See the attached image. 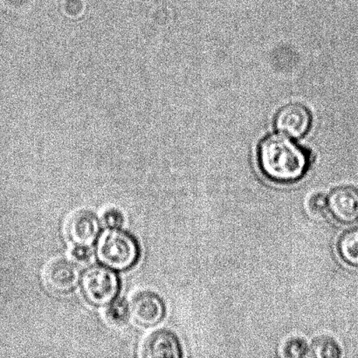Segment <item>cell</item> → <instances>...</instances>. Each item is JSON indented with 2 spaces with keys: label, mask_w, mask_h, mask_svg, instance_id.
Returning <instances> with one entry per match:
<instances>
[{
  "label": "cell",
  "mask_w": 358,
  "mask_h": 358,
  "mask_svg": "<svg viewBox=\"0 0 358 358\" xmlns=\"http://www.w3.org/2000/svg\"><path fill=\"white\" fill-rule=\"evenodd\" d=\"M80 282L86 301L96 307L110 304L120 290V280L117 273L105 266H90L84 272Z\"/></svg>",
  "instance_id": "3"
},
{
  "label": "cell",
  "mask_w": 358,
  "mask_h": 358,
  "mask_svg": "<svg viewBox=\"0 0 358 358\" xmlns=\"http://www.w3.org/2000/svg\"><path fill=\"white\" fill-rule=\"evenodd\" d=\"M99 220L90 210L73 213L66 221V237L75 248H90L99 236Z\"/></svg>",
  "instance_id": "4"
},
{
  "label": "cell",
  "mask_w": 358,
  "mask_h": 358,
  "mask_svg": "<svg viewBox=\"0 0 358 358\" xmlns=\"http://www.w3.org/2000/svg\"><path fill=\"white\" fill-rule=\"evenodd\" d=\"M129 310L136 324L143 327L159 324L166 315V306L157 294L143 291L133 296Z\"/></svg>",
  "instance_id": "6"
},
{
  "label": "cell",
  "mask_w": 358,
  "mask_h": 358,
  "mask_svg": "<svg viewBox=\"0 0 358 358\" xmlns=\"http://www.w3.org/2000/svg\"><path fill=\"white\" fill-rule=\"evenodd\" d=\"M338 248L343 262L358 266V227L342 235Z\"/></svg>",
  "instance_id": "10"
},
{
  "label": "cell",
  "mask_w": 358,
  "mask_h": 358,
  "mask_svg": "<svg viewBox=\"0 0 358 358\" xmlns=\"http://www.w3.org/2000/svg\"><path fill=\"white\" fill-rule=\"evenodd\" d=\"M73 255L80 261H85L90 256V248H75Z\"/></svg>",
  "instance_id": "16"
},
{
  "label": "cell",
  "mask_w": 358,
  "mask_h": 358,
  "mask_svg": "<svg viewBox=\"0 0 358 358\" xmlns=\"http://www.w3.org/2000/svg\"><path fill=\"white\" fill-rule=\"evenodd\" d=\"M140 249L131 234L119 228H108L100 235L96 247L99 262L107 268L125 271L138 262Z\"/></svg>",
  "instance_id": "2"
},
{
  "label": "cell",
  "mask_w": 358,
  "mask_h": 358,
  "mask_svg": "<svg viewBox=\"0 0 358 358\" xmlns=\"http://www.w3.org/2000/svg\"><path fill=\"white\" fill-rule=\"evenodd\" d=\"M129 310V305L124 299L114 300L108 308L106 317L108 322L115 325H122L127 322Z\"/></svg>",
  "instance_id": "12"
},
{
  "label": "cell",
  "mask_w": 358,
  "mask_h": 358,
  "mask_svg": "<svg viewBox=\"0 0 358 358\" xmlns=\"http://www.w3.org/2000/svg\"><path fill=\"white\" fill-rule=\"evenodd\" d=\"M311 115L300 104H289L280 108L275 120V129L293 138H303L310 131Z\"/></svg>",
  "instance_id": "7"
},
{
  "label": "cell",
  "mask_w": 358,
  "mask_h": 358,
  "mask_svg": "<svg viewBox=\"0 0 358 358\" xmlns=\"http://www.w3.org/2000/svg\"><path fill=\"white\" fill-rule=\"evenodd\" d=\"M80 272L75 263L58 259L48 263L43 273L45 285L51 292L66 294L72 292L80 282Z\"/></svg>",
  "instance_id": "5"
},
{
  "label": "cell",
  "mask_w": 358,
  "mask_h": 358,
  "mask_svg": "<svg viewBox=\"0 0 358 358\" xmlns=\"http://www.w3.org/2000/svg\"><path fill=\"white\" fill-rule=\"evenodd\" d=\"M308 208L315 215H324L328 210V198L322 193H317L308 201Z\"/></svg>",
  "instance_id": "14"
},
{
  "label": "cell",
  "mask_w": 358,
  "mask_h": 358,
  "mask_svg": "<svg viewBox=\"0 0 358 358\" xmlns=\"http://www.w3.org/2000/svg\"><path fill=\"white\" fill-rule=\"evenodd\" d=\"M307 343L301 338L289 340L284 347V356L287 357H304L308 355Z\"/></svg>",
  "instance_id": "13"
},
{
  "label": "cell",
  "mask_w": 358,
  "mask_h": 358,
  "mask_svg": "<svg viewBox=\"0 0 358 358\" xmlns=\"http://www.w3.org/2000/svg\"><path fill=\"white\" fill-rule=\"evenodd\" d=\"M142 356L147 358L182 357V348L176 335L161 329L152 333L143 343Z\"/></svg>",
  "instance_id": "9"
},
{
  "label": "cell",
  "mask_w": 358,
  "mask_h": 358,
  "mask_svg": "<svg viewBox=\"0 0 358 358\" xmlns=\"http://www.w3.org/2000/svg\"><path fill=\"white\" fill-rule=\"evenodd\" d=\"M341 356L338 343L329 336H320L315 340L308 350V357L317 358H336Z\"/></svg>",
  "instance_id": "11"
},
{
  "label": "cell",
  "mask_w": 358,
  "mask_h": 358,
  "mask_svg": "<svg viewBox=\"0 0 358 358\" xmlns=\"http://www.w3.org/2000/svg\"><path fill=\"white\" fill-rule=\"evenodd\" d=\"M103 223L108 228H119L124 223V217L117 210L110 209L107 210L103 215Z\"/></svg>",
  "instance_id": "15"
},
{
  "label": "cell",
  "mask_w": 358,
  "mask_h": 358,
  "mask_svg": "<svg viewBox=\"0 0 358 358\" xmlns=\"http://www.w3.org/2000/svg\"><path fill=\"white\" fill-rule=\"evenodd\" d=\"M328 210L336 221L352 224L358 220V191L350 186L333 189L328 196Z\"/></svg>",
  "instance_id": "8"
},
{
  "label": "cell",
  "mask_w": 358,
  "mask_h": 358,
  "mask_svg": "<svg viewBox=\"0 0 358 358\" xmlns=\"http://www.w3.org/2000/svg\"><path fill=\"white\" fill-rule=\"evenodd\" d=\"M259 170L268 180L292 184L310 170L311 157L303 147L282 135L266 136L258 149Z\"/></svg>",
  "instance_id": "1"
}]
</instances>
